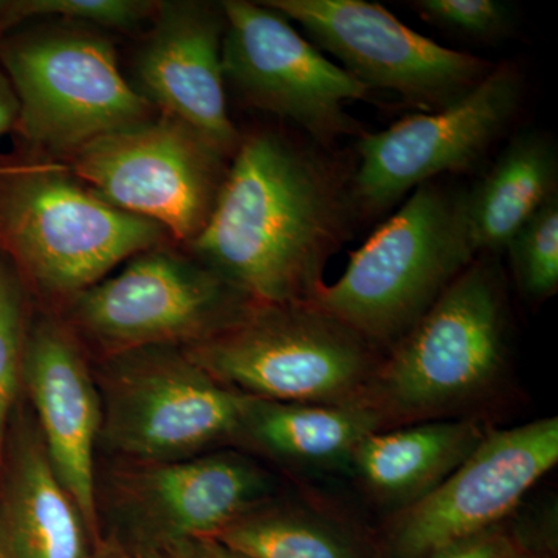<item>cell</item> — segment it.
<instances>
[{
    "instance_id": "obj_12",
    "label": "cell",
    "mask_w": 558,
    "mask_h": 558,
    "mask_svg": "<svg viewBox=\"0 0 558 558\" xmlns=\"http://www.w3.org/2000/svg\"><path fill=\"white\" fill-rule=\"evenodd\" d=\"M296 22L319 47L371 90H391L436 112L461 100L495 64L447 49L366 0H264Z\"/></svg>"
},
{
    "instance_id": "obj_3",
    "label": "cell",
    "mask_w": 558,
    "mask_h": 558,
    "mask_svg": "<svg viewBox=\"0 0 558 558\" xmlns=\"http://www.w3.org/2000/svg\"><path fill=\"white\" fill-rule=\"evenodd\" d=\"M465 190L439 180L417 186L312 304L376 349L398 343L478 258L470 244Z\"/></svg>"
},
{
    "instance_id": "obj_2",
    "label": "cell",
    "mask_w": 558,
    "mask_h": 558,
    "mask_svg": "<svg viewBox=\"0 0 558 558\" xmlns=\"http://www.w3.org/2000/svg\"><path fill=\"white\" fill-rule=\"evenodd\" d=\"M508 325L497 255H480L389 348L365 403L388 424L433 421L478 402L506 368Z\"/></svg>"
},
{
    "instance_id": "obj_11",
    "label": "cell",
    "mask_w": 558,
    "mask_h": 558,
    "mask_svg": "<svg viewBox=\"0 0 558 558\" xmlns=\"http://www.w3.org/2000/svg\"><path fill=\"white\" fill-rule=\"evenodd\" d=\"M197 259L150 248L73 299L72 317L89 339L113 355L175 343H199L252 306Z\"/></svg>"
},
{
    "instance_id": "obj_13",
    "label": "cell",
    "mask_w": 558,
    "mask_h": 558,
    "mask_svg": "<svg viewBox=\"0 0 558 558\" xmlns=\"http://www.w3.org/2000/svg\"><path fill=\"white\" fill-rule=\"evenodd\" d=\"M558 462V418L487 432L475 450L438 487L392 523L398 558H424L501 526Z\"/></svg>"
},
{
    "instance_id": "obj_17",
    "label": "cell",
    "mask_w": 558,
    "mask_h": 558,
    "mask_svg": "<svg viewBox=\"0 0 558 558\" xmlns=\"http://www.w3.org/2000/svg\"><path fill=\"white\" fill-rule=\"evenodd\" d=\"M487 432L468 418H433L379 429L360 442L349 469L374 497L405 509L450 476Z\"/></svg>"
},
{
    "instance_id": "obj_21",
    "label": "cell",
    "mask_w": 558,
    "mask_h": 558,
    "mask_svg": "<svg viewBox=\"0 0 558 558\" xmlns=\"http://www.w3.org/2000/svg\"><path fill=\"white\" fill-rule=\"evenodd\" d=\"M215 539L248 558H359L328 524L279 510H252Z\"/></svg>"
},
{
    "instance_id": "obj_22",
    "label": "cell",
    "mask_w": 558,
    "mask_h": 558,
    "mask_svg": "<svg viewBox=\"0 0 558 558\" xmlns=\"http://www.w3.org/2000/svg\"><path fill=\"white\" fill-rule=\"evenodd\" d=\"M517 284L526 299L548 300L558 289V194L515 231L506 248Z\"/></svg>"
},
{
    "instance_id": "obj_8",
    "label": "cell",
    "mask_w": 558,
    "mask_h": 558,
    "mask_svg": "<svg viewBox=\"0 0 558 558\" xmlns=\"http://www.w3.org/2000/svg\"><path fill=\"white\" fill-rule=\"evenodd\" d=\"M524 81L513 62L494 65L468 95L357 137L351 190L359 218H376L439 175L472 171L519 116Z\"/></svg>"
},
{
    "instance_id": "obj_32",
    "label": "cell",
    "mask_w": 558,
    "mask_h": 558,
    "mask_svg": "<svg viewBox=\"0 0 558 558\" xmlns=\"http://www.w3.org/2000/svg\"><path fill=\"white\" fill-rule=\"evenodd\" d=\"M3 3H5V0H0V11L3 9Z\"/></svg>"
},
{
    "instance_id": "obj_31",
    "label": "cell",
    "mask_w": 558,
    "mask_h": 558,
    "mask_svg": "<svg viewBox=\"0 0 558 558\" xmlns=\"http://www.w3.org/2000/svg\"><path fill=\"white\" fill-rule=\"evenodd\" d=\"M150 558H194L193 554H191V556H180V557H174V556H156V557H150Z\"/></svg>"
},
{
    "instance_id": "obj_5",
    "label": "cell",
    "mask_w": 558,
    "mask_h": 558,
    "mask_svg": "<svg viewBox=\"0 0 558 558\" xmlns=\"http://www.w3.org/2000/svg\"><path fill=\"white\" fill-rule=\"evenodd\" d=\"M186 355L213 379L270 402H365L377 349L312 303H253Z\"/></svg>"
},
{
    "instance_id": "obj_15",
    "label": "cell",
    "mask_w": 558,
    "mask_h": 558,
    "mask_svg": "<svg viewBox=\"0 0 558 558\" xmlns=\"http://www.w3.org/2000/svg\"><path fill=\"white\" fill-rule=\"evenodd\" d=\"M22 379L38 413L40 439L51 468L86 527L94 531V453L101 433V398L75 339L60 323L44 319L25 339Z\"/></svg>"
},
{
    "instance_id": "obj_9",
    "label": "cell",
    "mask_w": 558,
    "mask_h": 558,
    "mask_svg": "<svg viewBox=\"0 0 558 558\" xmlns=\"http://www.w3.org/2000/svg\"><path fill=\"white\" fill-rule=\"evenodd\" d=\"M101 433L113 449L178 461L240 436L247 396L223 387L170 348L121 352L105 377Z\"/></svg>"
},
{
    "instance_id": "obj_27",
    "label": "cell",
    "mask_w": 558,
    "mask_h": 558,
    "mask_svg": "<svg viewBox=\"0 0 558 558\" xmlns=\"http://www.w3.org/2000/svg\"><path fill=\"white\" fill-rule=\"evenodd\" d=\"M20 119V102L5 70L0 65V142L10 132L16 131Z\"/></svg>"
},
{
    "instance_id": "obj_14",
    "label": "cell",
    "mask_w": 558,
    "mask_h": 558,
    "mask_svg": "<svg viewBox=\"0 0 558 558\" xmlns=\"http://www.w3.org/2000/svg\"><path fill=\"white\" fill-rule=\"evenodd\" d=\"M223 33L220 2H157L132 86L157 113L189 124L231 160L242 134L227 108Z\"/></svg>"
},
{
    "instance_id": "obj_23",
    "label": "cell",
    "mask_w": 558,
    "mask_h": 558,
    "mask_svg": "<svg viewBox=\"0 0 558 558\" xmlns=\"http://www.w3.org/2000/svg\"><path fill=\"white\" fill-rule=\"evenodd\" d=\"M157 2L146 0H5L0 36L32 20H54L110 31H132L154 16Z\"/></svg>"
},
{
    "instance_id": "obj_6",
    "label": "cell",
    "mask_w": 558,
    "mask_h": 558,
    "mask_svg": "<svg viewBox=\"0 0 558 558\" xmlns=\"http://www.w3.org/2000/svg\"><path fill=\"white\" fill-rule=\"evenodd\" d=\"M0 65L20 102L16 132L36 149L68 157L157 113L124 78L112 40L89 25L7 33Z\"/></svg>"
},
{
    "instance_id": "obj_4",
    "label": "cell",
    "mask_w": 558,
    "mask_h": 558,
    "mask_svg": "<svg viewBox=\"0 0 558 558\" xmlns=\"http://www.w3.org/2000/svg\"><path fill=\"white\" fill-rule=\"evenodd\" d=\"M167 231L112 207L65 165L0 167V252L49 295L72 296L159 247Z\"/></svg>"
},
{
    "instance_id": "obj_19",
    "label": "cell",
    "mask_w": 558,
    "mask_h": 558,
    "mask_svg": "<svg viewBox=\"0 0 558 558\" xmlns=\"http://www.w3.org/2000/svg\"><path fill=\"white\" fill-rule=\"evenodd\" d=\"M558 194V150L550 135L523 130L509 140L490 170L465 190L473 253L497 255L546 201Z\"/></svg>"
},
{
    "instance_id": "obj_18",
    "label": "cell",
    "mask_w": 558,
    "mask_h": 558,
    "mask_svg": "<svg viewBox=\"0 0 558 558\" xmlns=\"http://www.w3.org/2000/svg\"><path fill=\"white\" fill-rule=\"evenodd\" d=\"M84 529L40 435L24 433L0 502V557L87 558Z\"/></svg>"
},
{
    "instance_id": "obj_10",
    "label": "cell",
    "mask_w": 558,
    "mask_h": 558,
    "mask_svg": "<svg viewBox=\"0 0 558 558\" xmlns=\"http://www.w3.org/2000/svg\"><path fill=\"white\" fill-rule=\"evenodd\" d=\"M220 5L226 14L223 76L242 100L292 121L326 149L341 137L365 132L347 105L371 100L373 90L266 3L223 0Z\"/></svg>"
},
{
    "instance_id": "obj_29",
    "label": "cell",
    "mask_w": 558,
    "mask_h": 558,
    "mask_svg": "<svg viewBox=\"0 0 558 558\" xmlns=\"http://www.w3.org/2000/svg\"><path fill=\"white\" fill-rule=\"evenodd\" d=\"M89 558V557H87ZM90 558H140L132 556V554L128 553L120 546L116 545H105L101 548L97 549V553L94 554Z\"/></svg>"
},
{
    "instance_id": "obj_20",
    "label": "cell",
    "mask_w": 558,
    "mask_h": 558,
    "mask_svg": "<svg viewBox=\"0 0 558 558\" xmlns=\"http://www.w3.org/2000/svg\"><path fill=\"white\" fill-rule=\"evenodd\" d=\"M385 427L384 416L365 402H270L248 398L240 436L289 464L349 469L360 442Z\"/></svg>"
},
{
    "instance_id": "obj_26",
    "label": "cell",
    "mask_w": 558,
    "mask_h": 558,
    "mask_svg": "<svg viewBox=\"0 0 558 558\" xmlns=\"http://www.w3.org/2000/svg\"><path fill=\"white\" fill-rule=\"evenodd\" d=\"M521 548L523 543L510 535L501 524L424 558H515Z\"/></svg>"
},
{
    "instance_id": "obj_28",
    "label": "cell",
    "mask_w": 558,
    "mask_h": 558,
    "mask_svg": "<svg viewBox=\"0 0 558 558\" xmlns=\"http://www.w3.org/2000/svg\"><path fill=\"white\" fill-rule=\"evenodd\" d=\"M196 545L194 558H248L236 550L227 548L215 538L201 539V542H196Z\"/></svg>"
},
{
    "instance_id": "obj_33",
    "label": "cell",
    "mask_w": 558,
    "mask_h": 558,
    "mask_svg": "<svg viewBox=\"0 0 558 558\" xmlns=\"http://www.w3.org/2000/svg\"><path fill=\"white\" fill-rule=\"evenodd\" d=\"M0 558H2V557H0Z\"/></svg>"
},
{
    "instance_id": "obj_7",
    "label": "cell",
    "mask_w": 558,
    "mask_h": 558,
    "mask_svg": "<svg viewBox=\"0 0 558 558\" xmlns=\"http://www.w3.org/2000/svg\"><path fill=\"white\" fill-rule=\"evenodd\" d=\"M68 157L65 168L102 201L186 244L207 223L230 163L199 132L161 113Z\"/></svg>"
},
{
    "instance_id": "obj_1",
    "label": "cell",
    "mask_w": 558,
    "mask_h": 558,
    "mask_svg": "<svg viewBox=\"0 0 558 558\" xmlns=\"http://www.w3.org/2000/svg\"><path fill=\"white\" fill-rule=\"evenodd\" d=\"M317 143L277 131L242 135L196 259L256 304L312 303L357 220L352 171Z\"/></svg>"
},
{
    "instance_id": "obj_30",
    "label": "cell",
    "mask_w": 558,
    "mask_h": 558,
    "mask_svg": "<svg viewBox=\"0 0 558 558\" xmlns=\"http://www.w3.org/2000/svg\"><path fill=\"white\" fill-rule=\"evenodd\" d=\"M515 558H548V557H542V556H538V554L529 553L526 546L523 545V548H521L519 550V554H517Z\"/></svg>"
},
{
    "instance_id": "obj_16",
    "label": "cell",
    "mask_w": 558,
    "mask_h": 558,
    "mask_svg": "<svg viewBox=\"0 0 558 558\" xmlns=\"http://www.w3.org/2000/svg\"><path fill=\"white\" fill-rule=\"evenodd\" d=\"M270 480L236 453L156 462L134 481L135 508L171 542H201L258 508Z\"/></svg>"
},
{
    "instance_id": "obj_25",
    "label": "cell",
    "mask_w": 558,
    "mask_h": 558,
    "mask_svg": "<svg viewBox=\"0 0 558 558\" xmlns=\"http://www.w3.org/2000/svg\"><path fill=\"white\" fill-rule=\"evenodd\" d=\"M411 5L422 20L470 39H501L515 24V10L501 0H416Z\"/></svg>"
},
{
    "instance_id": "obj_24",
    "label": "cell",
    "mask_w": 558,
    "mask_h": 558,
    "mask_svg": "<svg viewBox=\"0 0 558 558\" xmlns=\"http://www.w3.org/2000/svg\"><path fill=\"white\" fill-rule=\"evenodd\" d=\"M25 339L24 282L13 263L0 252V446L22 379Z\"/></svg>"
}]
</instances>
